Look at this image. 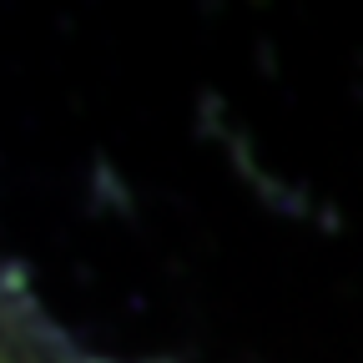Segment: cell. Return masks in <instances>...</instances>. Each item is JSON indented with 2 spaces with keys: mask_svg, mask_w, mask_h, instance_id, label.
Masks as SVG:
<instances>
[{
  "mask_svg": "<svg viewBox=\"0 0 363 363\" xmlns=\"http://www.w3.org/2000/svg\"><path fill=\"white\" fill-rule=\"evenodd\" d=\"M6 363H106L81 353L51 318L35 308V298L21 288V278H6Z\"/></svg>",
  "mask_w": 363,
  "mask_h": 363,
  "instance_id": "cell-1",
  "label": "cell"
}]
</instances>
